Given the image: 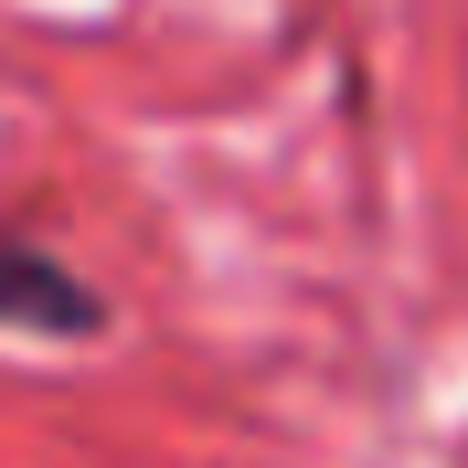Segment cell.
Returning <instances> with one entry per match:
<instances>
[{
	"label": "cell",
	"instance_id": "cell-1",
	"mask_svg": "<svg viewBox=\"0 0 468 468\" xmlns=\"http://www.w3.org/2000/svg\"><path fill=\"white\" fill-rule=\"evenodd\" d=\"M0 330H22V341H96L107 330V298L64 256H43L32 234L0 224Z\"/></svg>",
	"mask_w": 468,
	"mask_h": 468
}]
</instances>
